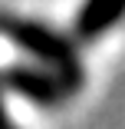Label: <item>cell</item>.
Returning a JSON list of instances; mask_svg holds the SVG:
<instances>
[{
  "label": "cell",
  "instance_id": "obj_3",
  "mask_svg": "<svg viewBox=\"0 0 125 129\" xmlns=\"http://www.w3.org/2000/svg\"><path fill=\"white\" fill-rule=\"evenodd\" d=\"M125 17V4H105V0H92L76 13V23H72V37L79 43H92L102 33H109L115 23Z\"/></svg>",
  "mask_w": 125,
  "mask_h": 129
},
{
  "label": "cell",
  "instance_id": "obj_1",
  "mask_svg": "<svg viewBox=\"0 0 125 129\" xmlns=\"http://www.w3.org/2000/svg\"><path fill=\"white\" fill-rule=\"evenodd\" d=\"M0 33H4L7 40H13L20 50H27L30 56H36L46 66V73H53L63 83L66 93H76L82 86L79 56H76L72 43L63 33L49 30L40 20H23V17H10V13H0Z\"/></svg>",
  "mask_w": 125,
  "mask_h": 129
},
{
  "label": "cell",
  "instance_id": "obj_4",
  "mask_svg": "<svg viewBox=\"0 0 125 129\" xmlns=\"http://www.w3.org/2000/svg\"><path fill=\"white\" fill-rule=\"evenodd\" d=\"M0 129H17V126H13V119H10V113L4 109V99H0Z\"/></svg>",
  "mask_w": 125,
  "mask_h": 129
},
{
  "label": "cell",
  "instance_id": "obj_2",
  "mask_svg": "<svg viewBox=\"0 0 125 129\" xmlns=\"http://www.w3.org/2000/svg\"><path fill=\"white\" fill-rule=\"evenodd\" d=\"M0 86L27 96V99L40 103V106H56V103H63L69 96L53 73L36 70V66H7V70H0Z\"/></svg>",
  "mask_w": 125,
  "mask_h": 129
}]
</instances>
